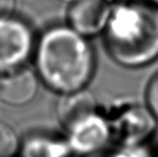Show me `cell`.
I'll return each mask as SVG.
<instances>
[{
	"instance_id": "1",
	"label": "cell",
	"mask_w": 158,
	"mask_h": 157,
	"mask_svg": "<svg viewBox=\"0 0 158 157\" xmlns=\"http://www.w3.org/2000/svg\"><path fill=\"white\" fill-rule=\"evenodd\" d=\"M91 39L65 23H53L37 34L34 70L45 88L60 95L87 89L96 74Z\"/></svg>"
},
{
	"instance_id": "2",
	"label": "cell",
	"mask_w": 158,
	"mask_h": 157,
	"mask_svg": "<svg viewBox=\"0 0 158 157\" xmlns=\"http://www.w3.org/2000/svg\"><path fill=\"white\" fill-rule=\"evenodd\" d=\"M102 38L107 56L120 67L150 66L158 60V6L150 0L113 4Z\"/></svg>"
},
{
	"instance_id": "3",
	"label": "cell",
	"mask_w": 158,
	"mask_h": 157,
	"mask_svg": "<svg viewBox=\"0 0 158 157\" xmlns=\"http://www.w3.org/2000/svg\"><path fill=\"white\" fill-rule=\"evenodd\" d=\"M113 144L140 146L148 143L157 129V121L144 103L119 100L105 111Z\"/></svg>"
},
{
	"instance_id": "4",
	"label": "cell",
	"mask_w": 158,
	"mask_h": 157,
	"mask_svg": "<svg viewBox=\"0 0 158 157\" xmlns=\"http://www.w3.org/2000/svg\"><path fill=\"white\" fill-rule=\"evenodd\" d=\"M37 32L18 14L0 18V73L18 70L32 60Z\"/></svg>"
},
{
	"instance_id": "5",
	"label": "cell",
	"mask_w": 158,
	"mask_h": 157,
	"mask_svg": "<svg viewBox=\"0 0 158 157\" xmlns=\"http://www.w3.org/2000/svg\"><path fill=\"white\" fill-rule=\"evenodd\" d=\"M74 157H90L113 144L109 119L102 108L75 119L64 127Z\"/></svg>"
},
{
	"instance_id": "6",
	"label": "cell",
	"mask_w": 158,
	"mask_h": 157,
	"mask_svg": "<svg viewBox=\"0 0 158 157\" xmlns=\"http://www.w3.org/2000/svg\"><path fill=\"white\" fill-rule=\"evenodd\" d=\"M113 4L109 0H76L68 5L66 23L91 39L102 36L109 23Z\"/></svg>"
},
{
	"instance_id": "7",
	"label": "cell",
	"mask_w": 158,
	"mask_h": 157,
	"mask_svg": "<svg viewBox=\"0 0 158 157\" xmlns=\"http://www.w3.org/2000/svg\"><path fill=\"white\" fill-rule=\"evenodd\" d=\"M40 86L35 70L28 66L0 73V102L14 108L30 104L38 95Z\"/></svg>"
},
{
	"instance_id": "8",
	"label": "cell",
	"mask_w": 158,
	"mask_h": 157,
	"mask_svg": "<svg viewBox=\"0 0 158 157\" xmlns=\"http://www.w3.org/2000/svg\"><path fill=\"white\" fill-rule=\"evenodd\" d=\"M19 157H74L65 133L30 132L21 138Z\"/></svg>"
},
{
	"instance_id": "9",
	"label": "cell",
	"mask_w": 158,
	"mask_h": 157,
	"mask_svg": "<svg viewBox=\"0 0 158 157\" xmlns=\"http://www.w3.org/2000/svg\"><path fill=\"white\" fill-rule=\"evenodd\" d=\"M97 109H99V105L96 97L87 88L80 91L60 95L56 104V114L64 128L73 120Z\"/></svg>"
},
{
	"instance_id": "10",
	"label": "cell",
	"mask_w": 158,
	"mask_h": 157,
	"mask_svg": "<svg viewBox=\"0 0 158 157\" xmlns=\"http://www.w3.org/2000/svg\"><path fill=\"white\" fill-rule=\"evenodd\" d=\"M21 136L7 122L0 120V157L19 156Z\"/></svg>"
},
{
	"instance_id": "11",
	"label": "cell",
	"mask_w": 158,
	"mask_h": 157,
	"mask_svg": "<svg viewBox=\"0 0 158 157\" xmlns=\"http://www.w3.org/2000/svg\"><path fill=\"white\" fill-rule=\"evenodd\" d=\"M90 157H155L148 143L140 146H119L112 144L107 149Z\"/></svg>"
},
{
	"instance_id": "12",
	"label": "cell",
	"mask_w": 158,
	"mask_h": 157,
	"mask_svg": "<svg viewBox=\"0 0 158 157\" xmlns=\"http://www.w3.org/2000/svg\"><path fill=\"white\" fill-rule=\"evenodd\" d=\"M144 104L158 124V70L147 83L144 91Z\"/></svg>"
},
{
	"instance_id": "13",
	"label": "cell",
	"mask_w": 158,
	"mask_h": 157,
	"mask_svg": "<svg viewBox=\"0 0 158 157\" xmlns=\"http://www.w3.org/2000/svg\"><path fill=\"white\" fill-rule=\"evenodd\" d=\"M18 0H0V18L16 13Z\"/></svg>"
},
{
	"instance_id": "14",
	"label": "cell",
	"mask_w": 158,
	"mask_h": 157,
	"mask_svg": "<svg viewBox=\"0 0 158 157\" xmlns=\"http://www.w3.org/2000/svg\"><path fill=\"white\" fill-rule=\"evenodd\" d=\"M112 4H123V2H129V1H135V0H109Z\"/></svg>"
},
{
	"instance_id": "15",
	"label": "cell",
	"mask_w": 158,
	"mask_h": 157,
	"mask_svg": "<svg viewBox=\"0 0 158 157\" xmlns=\"http://www.w3.org/2000/svg\"><path fill=\"white\" fill-rule=\"evenodd\" d=\"M58 1H60V2H65V4H72V2H74L76 0H58Z\"/></svg>"
},
{
	"instance_id": "16",
	"label": "cell",
	"mask_w": 158,
	"mask_h": 157,
	"mask_svg": "<svg viewBox=\"0 0 158 157\" xmlns=\"http://www.w3.org/2000/svg\"><path fill=\"white\" fill-rule=\"evenodd\" d=\"M150 1H151V2H154L155 5H157L158 6V0H150Z\"/></svg>"
},
{
	"instance_id": "17",
	"label": "cell",
	"mask_w": 158,
	"mask_h": 157,
	"mask_svg": "<svg viewBox=\"0 0 158 157\" xmlns=\"http://www.w3.org/2000/svg\"><path fill=\"white\" fill-rule=\"evenodd\" d=\"M15 157H19V156H15Z\"/></svg>"
}]
</instances>
